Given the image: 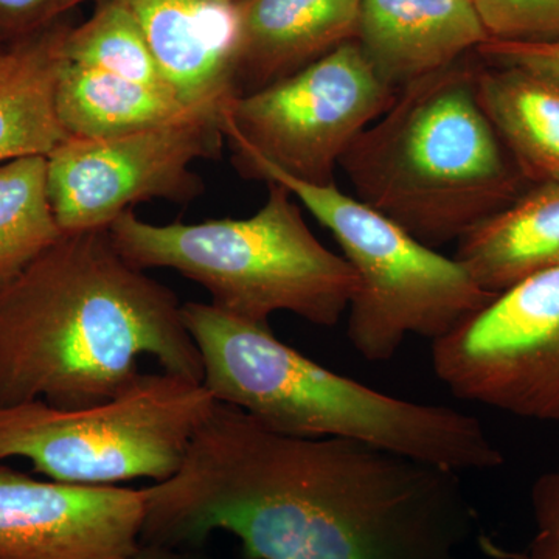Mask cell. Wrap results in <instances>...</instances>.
I'll use <instances>...</instances> for the list:
<instances>
[{
    "mask_svg": "<svg viewBox=\"0 0 559 559\" xmlns=\"http://www.w3.org/2000/svg\"><path fill=\"white\" fill-rule=\"evenodd\" d=\"M140 543L224 530L246 559H460L477 513L457 471L345 439H301L218 403L175 476L142 488Z\"/></svg>",
    "mask_w": 559,
    "mask_h": 559,
    "instance_id": "obj_1",
    "label": "cell"
},
{
    "mask_svg": "<svg viewBox=\"0 0 559 559\" xmlns=\"http://www.w3.org/2000/svg\"><path fill=\"white\" fill-rule=\"evenodd\" d=\"M143 356L202 382L178 296L132 266L108 230L62 234L0 289V404L97 406L142 377Z\"/></svg>",
    "mask_w": 559,
    "mask_h": 559,
    "instance_id": "obj_2",
    "label": "cell"
},
{
    "mask_svg": "<svg viewBox=\"0 0 559 559\" xmlns=\"http://www.w3.org/2000/svg\"><path fill=\"white\" fill-rule=\"evenodd\" d=\"M182 318L202 360V384L218 403L264 428L301 439L362 441L463 473L503 465L479 418L396 399L342 377L283 344L270 325L189 301Z\"/></svg>",
    "mask_w": 559,
    "mask_h": 559,
    "instance_id": "obj_3",
    "label": "cell"
},
{
    "mask_svg": "<svg viewBox=\"0 0 559 559\" xmlns=\"http://www.w3.org/2000/svg\"><path fill=\"white\" fill-rule=\"evenodd\" d=\"M466 57L401 87L340 165L355 198L433 249L528 187L481 108L480 64Z\"/></svg>",
    "mask_w": 559,
    "mask_h": 559,
    "instance_id": "obj_4",
    "label": "cell"
},
{
    "mask_svg": "<svg viewBox=\"0 0 559 559\" xmlns=\"http://www.w3.org/2000/svg\"><path fill=\"white\" fill-rule=\"evenodd\" d=\"M108 231L132 266L179 272L207 290L213 307L259 325L286 311L331 329L358 290L348 261L316 238L278 182H267L266 202L249 218L159 226L128 210Z\"/></svg>",
    "mask_w": 559,
    "mask_h": 559,
    "instance_id": "obj_5",
    "label": "cell"
},
{
    "mask_svg": "<svg viewBox=\"0 0 559 559\" xmlns=\"http://www.w3.org/2000/svg\"><path fill=\"white\" fill-rule=\"evenodd\" d=\"M246 179L278 182L333 235L358 275L347 337L369 362H388L409 336L437 341L495 299L454 259L412 237L388 216L336 186H312L266 165Z\"/></svg>",
    "mask_w": 559,
    "mask_h": 559,
    "instance_id": "obj_6",
    "label": "cell"
},
{
    "mask_svg": "<svg viewBox=\"0 0 559 559\" xmlns=\"http://www.w3.org/2000/svg\"><path fill=\"white\" fill-rule=\"evenodd\" d=\"M202 382L143 373L117 399L83 409L0 404V462L24 459L50 480L84 487L175 476L215 407Z\"/></svg>",
    "mask_w": 559,
    "mask_h": 559,
    "instance_id": "obj_7",
    "label": "cell"
},
{
    "mask_svg": "<svg viewBox=\"0 0 559 559\" xmlns=\"http://www.w3.org/2000/svg\"><path fill=\"white\" fill-rule=\"evenodd\" d=\"M396 94L348 40L293 75L224 103L231 164L240 175L266 165L301 182L333 186L349 145Z\"/></svg>",
    "mask_w": 559,
    "mask_h": 559,
    "instance_id": "obj_8",
    "label": "cell"
},
{
    "mask_svg": "<svg viewBox=\"0 0 559 559\" xmlns=\"http://www.w3.org/2000/svg\"><path fill=\"white\" fill-rule=\"evenodd\" d=\"M221 110L204 106L127 134L62 140L47 156L49 197L62 234L108 230L139 202L186 204L201 197L204 182L191 164L219 157L226 140Z\"/></svg>",
    "mask_w": 559,
    "mask_h": 559,
    "instance_id": "obj_9",
    "label": "cell"
},
{
    "mask_svg": "<svg viewBox=\"0 0 559 559\" xmlns=\"http://www.w3.org/2000/svg\"><path fill=\"white\" fill-rule=\"evenodd\" d=\"M432 367L460 400L559 423V266L503 290L433 341Z\"/></svg>",
    "mask_w": 559,
    "mask_h": 559,
    "instance_id": "obj_10",
    "label": "cell"
},
{
    "mask_svg": "<svg viewBox=\"0 0 559 559\" xmlns=\"http://www.w3.org/2000/svg\"><path fill=\"white\" fill-rule=\"evenodd\" d=\"M143 518L142 489L38 480L0 462V559H124Z\"/></svg>",
    "mask_w": 559,
    "mask_h": 559,
    "instance_id": "obj_11",
    "label": "cell"
},
{
    "mask_svg": "<svg viewBox=\"0 0 559 559\" xmlns=\"http://www.w3.org/2000/svg\"><path fill=\"white\" fill-rule=\"evenodd\" d=\"M138 20L168 90L186 108L237 95L240 0H123Z\"/></svg>",
    "mask_w": 559,
    "mask_h": 559,
    "instance_id": "obj_12",
    "label": "cell"
},
{
    "mask_svg": "<svg viewBox=\"0 0 559 559\" xmlns=\"http://www.w3.org/2000/svg\"><path fill=\"white\" fill-rule=\"evenodd\" d=\"M473 0H362L356 43L396 91L488 40Z\"/></svg>",
    "mask_w": 559,
    "mask_h": 559,
    "instance_id": "obj_13",
    "label": "cell"
},
{
    "mask_svg": "<svg viewBox=\"0 0 559 559\" xmlns=\"http://www.w3.org/2000/svg\"><path fill=\"white\" fill-rule=\"evenodd\" d=\"M360 2L240 0L237 95L270 86L355 39Z\"/></svg>",
    "mask_w": 559,
    "mask_h": 559,
    "instance_id": "obj_14",
    "label": "cell"
},
{
    "mask_svg": "<svg viewBox=\"0 0 559 559\" xmlns=\"http://www.w3.org/2000/svg\"><path fill=\"white\" fill-rule=\"evenodd\" d=\"M454 260L491 296L559 266V183H532L466 231Z\"/></svg>",
    "mask_w": 559,
    "mask_h": 559,
    "instance_id": "obj_15",
    "label": "cell"
},
{
    "mask_svg": "<svg viewBox=\"0 0 559 559\" xmlns=\"http://www.w3.org/2000/svg\"><path fill=\"white\" fill-rule=\"evenodd\" d=\"M68 28L50 25L0 49V164L47 157L69 138L55 103Z\"/></svg>",
    "mask_w": 559,
    "mask_h": 559,
    "instance_id": "obj_16",
    "label": "cell"
},
{
    "mask_svg": "<svg viewBox=\"0 0 559 559\" xmlns=\"http://www.w3.org/2000/svg\"><path fill=\"white\" fill-rule=\"evenodd\" d=\"M477 92L528 186L559 183V81L520 66L480 64Z\"/></svg>",
    "mask_w": 559,
    "mask_h": 559,
    "instance_id": "obj_17",
    "label": "cell"
},
{
    "mask_svg": "<svg viewBox=\"0 0 559 559\" xmlns=\"http://www.w3.org/2000/svg\"><path fill=\"white\" fill-rule=\"evenodd\" d=\"M58 119L69 138L100 139L143 130L187 109L164 87L84 68L62 55L58 73Z\"/></svg>",
    "mask_w": 559,
    "mask_h": 559,
    "instance_id": "obj_18",
    "label": "cell"
},
{
    "mask_svg": "<svg viewBox=\"0 0 559 559\" xmlns=\"http://www.w3.org/2000/svg\"><path fill=\"white\" fill-rule=\"evenodd\" d=\"M62 237L47 183V157L0 164V289Z\"/></svg>",
    "mask_w": 559,
    "mask_h": 559,
    "instance_id": "obj_19",
    "label": "cell"
},
{
    "mask_svg": "<svg viewBox=\"0 0 559 559\" xmlns=\"http://www.w3.org/2000/svg\"><path fill=\"white\" fill-rule=\"evenodd\" d=\"M62 55L84 68L168 90L139 22L123 0H103L91 20L69 27Z\"/></svg>",
    "mask_w": 559,
    "mask_h": 559,
    "instance_id": "obj_20",
    "label": "cell"
},
{
    "mask_svg": "<svg viewBox=\"0 0 559 559\" xmlns=\"http://www.w3.org/2000/svg\"><path fill=\"white\" fill-rule=\"evenodd\" d=\"M473 3L489 39L559 40V0H473Z\"/></svg>",
    "mask_w": 559,
    "mask_h": 559,
    "instance_id": "obj_21",
    "label": "cell"
},
{
    "mask_svg": "<svg viewBox=\"0 0 559 559\" xmlns=\"http://www.w3.org/2000/svg\"><path fill=\"white\" fill-rule=\"evenodd\" d=\"M530 499L536 533L527 549H503L487 536H480L484 554L495 559H559V465L540 474L533 484Z\"/></svg>",
    "mask_w": 559,
    "mask_h": 559,
    "instance_id": "obj_22",
    "label": "cell"
},
{
    "mask_svg": "<svg viewBox=\"0 0 559 559\" xmlns=\"http://www.w3.org/2000/svg\"><path fill=\"white\" fill-rule=\"evenodd\" d=\"M90 0H0V35L25 38Z\"/></svg>",
    "mask_w": 559,
    "mask_h": 559,
    "instance_id": "obj_23",
    "label": "cell"
},
{
    "mask_svg": "<svg viewBox=\"0 0 559 559\" xmlns=\"http://www.w3.org/2000/svg\"><path fill=\"white\" fill-rule=\"evenodd\" d=\"M476 51L488 64L520 66L559 81V40L506 43L488 39Z\"/></svg>",
    "mask_w": 559,
    "mask_h": 559,
    "instance_id": "obj_24",
    "label": "cell"
},
{
    "mask_svg": "<svg viewBox=\"0 0 559 559\" xmlns=\"http://www.w3.org/2000/svg\"><path fill=\"white\" fill-rule=\"evenodd\" d=\"M124 559H204L198 555L176 549V547L157 546V544H142Z\"/></svg>",
    "mask_w": 559,
    "mask_h": 559,
    "instance_id": "obj_25",
    "label": "cell"
}]
</instances>
